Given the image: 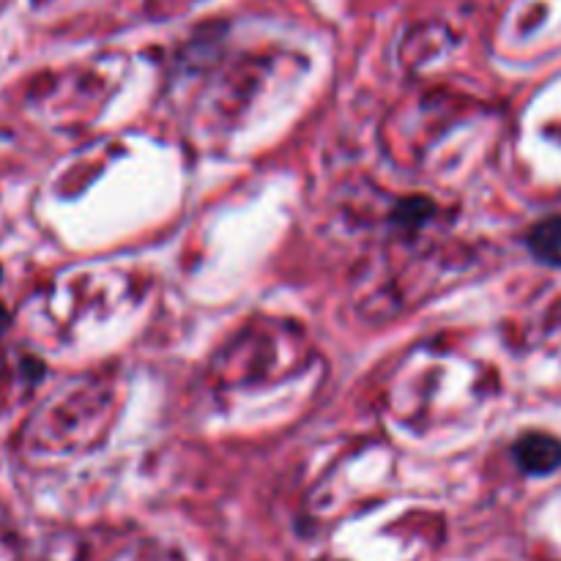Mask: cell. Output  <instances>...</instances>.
<instances>
[{
	"instance_id": "6da1fadb",
	"label": "cell",
	"mask_w": 561,
	"mask_h": 561,
	"mask_svg": "<svg viewBox=\"0 0 561 561\" xmlns=\"http://www.w3.org/2000/svg\"><path fill=\"white\" fill-rule=\"evenodd\" d=\"M515 460L529 474H551L561 466V441L545 433H529L515 444Z\"/></svg>"
},
{
	"instance_id": "7a4b0ae2",
	"label": "cell",
	"mask_w": 561,
	"mask_h": 561,
	"mask_svg": "<svg viewBox=\"0 0 561 561\" xmlns=\"http://www.w3.org/2000/svg\"><path fill=\"white\" fill-rule=\"evenodd\" d=\"M529 247L545 263L561 266V217L542 219L529 233Z\"/></svg>"
},
{
	"instance_id": "3957f363",
	"label": "cell",
	"mask_w": 561,
	"mask_h": 561,
	"mask_svg": "<svg viewBox=\"0 0 561 561\" xmlns=\"http://www.w3.org/2000/svg\"><path fill=\"white\" fill-rule=\"evenodd\" d=\"M6 326H9V312L0 307V334L6 332Z\"/></svg>"
}]
</instances>
